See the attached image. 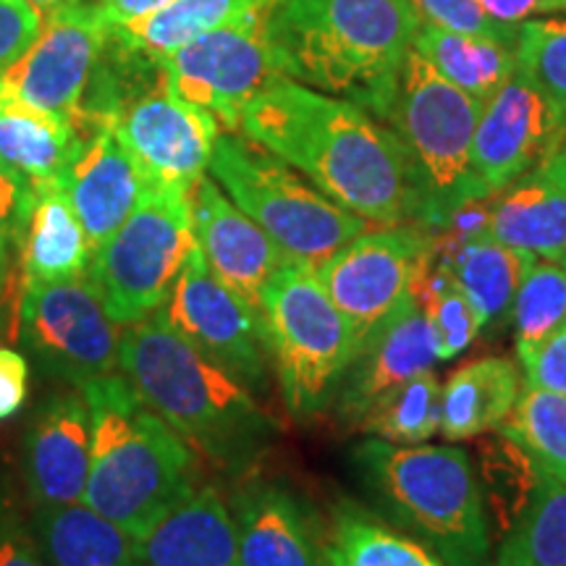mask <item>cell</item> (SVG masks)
I'll return each mask as SVG.
<instances>
[{
    "label": "cell",
    "mask_w": 566,
    "mask_h": 566,
    "mask_svg": "<svg viewBox=\"0 0 566 566\" xmlns=\"http://www.w3.org/2000/svg\"><path fill=\"white\" fill-rule=\"evenodd\" d=\"M491 566H566V483L543 472L533 499L501 535Z\"/></svg>",
    "instance_id": "4dcf8cb0"
},
{
    "label": "cell",
    "mask_w": 566,
    "mask_h": 566,
    "mask_svg": "<svg viewBox=\"0 0 566 566\" xmlns=\"http://www.w3.org/2000/svg\"><path fill=\"white\" fill-rule=\"evenodd\" d=\"M260 313L283 405L294 417L321 415L334 405L354 344L315 268L292 260L275 271L260 296Z\"/></svg>",
    "instance_id": "ba28073f"
},
{
    "label": "cell",
    "mask_w": 566,
    "mask_h": 566,
    "mask_svg": "<svg viewBox=\"0 0 566 566\" xmlns=\"http://www.w3.org/2000/svg\"><path fill=\"white\" fill-rule=\"evenodd\" d=\"M485 231L512 250L562 263L566 254V142L499 192L488 210Z\"/></svg>",
    "instance_id": "ffe728a7"
},
{
    "label": "cell",
    "mask_w": 566,
    "mask_h": 566,
    "mask_svg": "<svg viewBox=\"0 0 566 566\" xmlns=\"http://www.w3.org/2000/svg\"><path fill=\"white\" fill-rule=\"evenodd\" d=\"M530 388L566 396V317L530 349L516 354Z\"/></svg>",
    "instance_id": "ab89813d"
},
{
    "label": "cell",
    "mask_w": 566,
    "mask_h": 566,
    "mask_svg": "<svg viewBox=\"0 0 566 566\" xmlns=\"http://www.w3.org/2000/svg\"><path fill=\"white\" fill-rule=\"evenodd\" d=\"M562 268H564V273H566V254L562 258Z\"/></svg>",
    "instance_id": "7dc6e473"
},
{
    "label": "cell",
    "mask_w": 566,
    "mask_h": 566,
    "mask_svg": "<svg viewBox=\"0 0 566 566\" xmlns=\"http://www.w3.org/2000/svg\"><path fill=\"white\" fill-rule=\"evenodd\" d=\"M273 0H174L166 9L111 30V45L158 61L200 34L265 11Z\"/></svg>",
    "instance_id": "83f0119b"
},
{
    "label": "cell",
    "mask_w": 566,
    "mask_h": 566,
    "mask_svg": "<svg viewBox=\"0 0 566 566\" xmlns=\"http://www.w3.org/2000/svg\"><path fill=\"white\" fill-rule=\"evenodd\" d=\"M92 3L97 6L108 30H116V27H124L129 21H137L142 17H150V13L166 9L174 0H92Z\"/></svg>",
    "instance_id": "f6af8a7d"
},
{
    "label": "cell",
    "mask_w": 566,
    "mask_h": 566,
    "mask_svg": "<svg viewBox=\"0 0 566 566\" xmlns=\"http://www.w3.org/2000/svg\"><path fill=\"white\" fill-rule=\"evenodd\" d=\"M38 192L0 168V283L9 275L13 252H19Z\"/></svg>",
    "instance_id": "f35d334b"
},
{
    "label": "cell",
    "mask_w": 566,
    "mask_h": 566,
    "mask_svg": "<svg viewBox=\"0 0 566 566\" xmlns=\"http://www.w3.org/2000/svg\"><path fill=\"white\" fill-rule=\"evenodd\" d=\"M367 491L449 566H491V516L470 451L367 438L354 451Z\"/></svg>",
    "instance_id": "5b68a950"
},
{
    "label": "cell",
    "mask_w": 566,
    "mask_h": 566,
    "mask_svg": "<svg viewBox=\"0 0 566 566\" xmlns=\"http://www.w3.org/2000/svg\"><path fill=\"white\" fill-rule=\"evenodd\" d=\"M564 142L566 113L516 69L512 80L483 103L472 142V163L488 195H499Z\"/></svg>",
    "instance_id": "9a60e30c"
},
{
    "label": "cell",
    "mask_w": 566,
    "mask_h": 566,
    "mask_svg": "<svg viewBox=\"0 0 566 566\" xmlns=\"http://www.w3.org/2000/svg\"><path fill=\"white\" fill-rule=\"evenodd\" d=\"M0 566H48L34 533L6 512H0Z\"/></svg>",
    "instance_id": "7bdbcfd3"
},
{
    "label": "cell",
    "mask_w": 566,
    "mask_h": 566,
    "mask_svg": "<svg viewBox=\"0 0 566 566\" xmlns=\"http://www.w3.org/2000/svg\"><path fill=\"white\" fill-rule=\"evenodd\" d=\"M265 11L200 34L155 61L176 95L212 113L229 132H239L247 105L283 76L268 42Z\"/></svg>",
    "instance_id": "8fae6325"
},
{
    "label": "cell",
    "mask_w": 566,
    "mask_h": 566,
    "mask_svg": "<svg viewBox=\"0 0 566 566\" xmlns=\"http://www.w3.org/2000/svg\"><path fill=\"white\" fill-rule=\"evenodd\" d=\"M30 391V365L17 349H0V422L24 407Z\"/></svg>",
    "instance_id": "b9f144b4"
},
{
    "label": "cell",
    "mask_w": 566,
    "mask_h": 566,
    "mask_svg": "<svg viewBox=\"0 0 566 566\" xmlns=\"http://www.w3.org/2000/svg\"><path fill=\"white\" fill-rule=\"evenodd\" d=\"M45 13L24 0H0V71H6L40 34Z\"/></svg>",
    "instance_id": "60d3db41"
},
{
    "label": "cell",
    "mask_w": 566,
    "mask_h": 566,
    "mask_svg": "<svg viewBox=\"0 0 566 566\" xmlns=\"http://www.w3.org/2000/svg\"><path fill=\"white\" fill-rule=\"evenodd\" d=\"M480 111L483 103L443 80L415 48L409 51L384 124L407 158L415 223L422 229H446L459 212L491 197L472 163Z\"/></svg>",
    "instance_id": "8992f818"
},
{
    "label": "cell",
    "mask_w": 566,
    "mask_h": 566,
    "mask_svg": "<svg viewBox=\"0 0 566 566\" xmlns=\"http://www.w3.org/2000/svg\"><path fill=\"white\" fill-rule=\"evenodd\" d=\"M433 258V233L417 223H396L367 229L315 268L325 294L349 325L354 354L412 300Z\"/></svg>",
    "instance_id": "30bf717a"
},
{
    "label": "cell",
    "mask_w": 566,
    "mask_h": 566,
    "mask_svg": "<svg viewBox=\"0 0 566 566\" xmlns=\"http://www.w3.org/2000/svg\"><path fill=\"white\" fill-rule=\"evenodd\" d=\"M189 192L147 189L118 231L90 260V281L118 325L158 313L195 252Z\"/></svg>",
    "instance_id": "9c48e42d"
},
{
    "label": "cell",
    "mask_w": 566,
    "mask_h": 566,
    "mask_svg": "<svg viewBox=\"0 0 566 566\" xmlns=\"http://www.w3.org/2000/svg\"><path fill=\"white\" fill-rule=\"evenodd\" d=\"M158 315L252 394L265 391L271 352L263 313L216 279L200 247L189 254Z\"/></svg>",
    "instance_id": "4fadbf2b"
},
{
    "label": "cell",
    "mask_w": 566,
    "mask_h": 566,
    "mask_svg": "<svg viewBox=\"0 0 566 566\" xmlns=\"http://www.w3.org/2000/svg\"><path fill=\"white\" fill-rule=\"evenodd\" d=\"M242 566H323L300 501L286 488L250 483L233 499Z\"/></svg>",
    "instance_id": "7402d4cb"
},
{
    "label": "cell",
    "mask_w": 566,
    "mask_h": 566,
    "mask_svg": "<svg viewBox=\"0 0 566 566\" xmlns=\"http://www.w3.org/2000/svg\"><path fill=\"white\" fill-rule=\"evenodd\" d=\"M118 367L145 405L195 451L242 464L275 433L250 388L184 342L160 315L124 325Z\"/></svg>",
    "instance_id": "3957f363"
},
{
    "label": "cell",
    "mask_w": 566,
    "mask_h": 566,
    "mask_svg": "<svg viewBox=\"0 0 566 566\" xmlns=\"http://www.w3.org/2000/svg\"><path fill=\"white\" fill-rule=\"evenodd\" d=\"M21 338L48 373L84 386L116 373L124 325L105 310L90 275L24 286Z\"/></svg>",
    "instance_id": "7c38bea8"
},
{
    "label": "cell",
    "mask_w": 566,
    "mask_h": 566,
    "mask_svg": "<svg viewBox=\"0 0 566 566\" xmlns=\"http://www.w3.org/2000/svg\"><path fill=\"white\" fill-rule=\"evenodd\" d=\"M19 258L24 286L87 275L92 260L87 233L59 187H48L38 195Z\"/></svg>",
    "instance_id": "4316f807"
},
{
    "label": "cell",
    "mask_w": 566,
    "mask_h": 566,
    "mask_svg": "<svg viewBox=\"0 0 566 566\" xmlns=\"http://www.w3.org/2000/svg\"><path fill=\"white\" fill-rule=\"evenodd\" d=\"M82 142L84 132L74 118L0 103V168L38 195L59 184Z\"/></svg>",
    "instance_id": "603a6c76"
},
{
    "label": "cell",
    "mask_w": 566,
    "mask_h": 566,
    "mask_svg": "<svg viewBox=\"0 0 566 566\" xmlns=\"http://www.w3.org/2000/svg\"><path fill=\"white\" fill-rule=\"evenodd\" d=\"M24 3L34 6V9L42 11V13H51V11H55V9H66V6L84 3V0H24Z\"/></svg>",
    "instance_id": "bcb514c9"
},
{
    "label": "cell",
    "mask_w": 566,
    "mask_h": 566,
    "mask_svg": "<svg viewBox=\"0 0 566 566\" xmlns=\"http://www.w3.org/2000/svg\"><path fill=\"white\" fill-rule=\"evenodd\" d=\"M420 24L415 0H273L265 11L283 76L359 105L378 122Z\"/></svg>",
    "instance_id": "7a4b0ae2"
},
{
    "label": "cell",
    "mask_w": 566,
    "mask_h": 566,
    "mask_svg": "<svg viewBox=\"0 0 566 566\" xmlns=\"http://www.w3.org/2000/svg\"><path fill=\"white\" fill-rule=\"evenodd\" d=\"M415 296L422 304L430 331H433L438 363H451V359L462 357L483 334L475 307L446 265L438 263L430 268L417 283Z\"/></svg>",
    "instance_id": "e575fe53"
},
{
    "label": "cell",
    "mask_w": 566,
    "mask_h": 566,
    "mask_svg": "<svg viewBox=\"0 0 566 566\" xmlns=\"http://www.w3.org/2000/svg\"><path fill=\"white\" fill-rule=\"evenodd\" d=\"M520 367L509 357L467 363L441 386V433L470 441L501 430L522 394Z\"/></svg>",
    "instance_id": "cb8c5ba5"
},
{
    "label": "cell",
    "mask_w": 566,
    "mask_h": 566,
    "mask_svg": "<svg viewBox=\"0 0 566 566\" xmlns=\"http://www.w3.org/2000/svg\"><path fill=\"white\" fill-rule=\"evenodd\" d=\"M92 420L84 504L139 537L195 491L197 451L145 405L126 375L82 386Z\"/></svg>",
    "instance_id": "277c9868"
},
{
    "label": "cell",
    "mask_w": 566,
    "mask_h": 566,
    "mask_svg": "<svg viewBox=\"0 0 566 566\" xmlns=\"http://www.w3.org/2000/svg\"><path fill=\"white\" fill-rule=\"evenodd\" d=\"M34 537L48 566H137V537L84 501L40 506Z\"/></svg>",
    "instance_id": "484cf974"
},
{
    "label": "cell",
    "mask_w": 566,
    "mask_h": 566,
    "mask_svg": "<svg viewBox=\"0 0 566 566\" xmlns=\"http://www.w3.org/2000/svg\"><path fill=\"white\" fill-rule=\"evenodd\" d=\"M480 6L504 24H522L535 17L566 13V0H480Z\"/></svg>",
    "instance_id": "ee69618b"
},
{
    "label": "cell",
    "mask_w": 566,
    "mask_h": 566,
    "mask_svg": "<svg viewBox=\"0 0 566 566\" xmlns=\"http://www.w3.org/2000/svg\"><path fill=\"white\" fill-rule=\"evenodd\" d=\"M501 433L520 443L551 478L566 483V396L525 388Z\"/></svg>",
    "instance_id": "d6a6232c"
},
{
    "label": "cell",
    "mask_w": 566,
    "mask_h": 566,
    "mask_svg": "<svg viewBox=\"0 0 566 566\" xmlns=\"http://www.w3.org/2000/svg\"><path fill=\"white\" fill-rule=\"evenodd\" d=\"M415 6L428 24L441 27V30L516 45L520 24H504V21L493 19L480 6V0H415Z\"/></svg>",
    "instance_id": "74e56055"
},
{
    "label": "cell",
    "mask_w": 566,
    "mask_h": 566,
    "mask_svg": "<svg viewBox=\"0 0 566 566\" xmlns=\"http://www.w3.org/2000/svg\"><path fill=\"white\" fill-rule=\"evenodd\" d=\"M516 69L566 113V19H530L516 32Z\"/></svg>",
    "instance_id": "8d00e7d4"
},
{
    "label": "cell",
    "mask_w": 566,
    "mask_h": 566,
    "mask_svg": "<svg viewBox=\"0 0 566 566\" xmlns=\"http://www.w3.org/2000/svg\"><path fill=\"white\" fill-rule=\"evenodd\" d=\"M92 420L84 391H63L45 401L24 441V472L34 506L84 501L90 478Z\"/></svg>",
    "instance_id": "d6986e66"
},
{
    "label": "cell",
    "mask_w": 566,
    "mask_h": 566,
    "mask_svg": "<svg viewBox=\"0 0 566 566\" xmlns=\"http://www.w3.org/2000/svg\"><path fill=\"white\" fill-rule=\"evenodd\" d=\"M195 239L218 281L260 310L265 283L292 263V254L231 202L212 176H202L189 192Z\"/></svg>",
    "instance_id": "2e32d148"
},
{
    "label": "cell",
    "mask_w": 566,
    "mask_h": 566,
    "mask_svg": "<svg viewBox=\"0 0 566 566\" xmlns=\"http://www.w3.org/2000/svg\"><path fill=\"white\" fill-rule=\"evenodd\" d=\"M55 187L80 218L95 254L137 208L147 181L113 126L84 132V142Z\"/></svg>",
    "instance_id": "e0dca14e"
},
{
    "label": "cell",
    "mask_w": 566,
    "mask_h": 566,
    "mask_svg": "<svg viewBox=\"0 0 566 566\" xmlns=\"http://www.w3.org/2000/svg\"><path fill=\"white\" fill-rule=\"evenodd\" d=\"M535 260L533 254L495 242L485 229L459 237L454 247L441 254V265L449 268L472 302L483 331L512 317L516 289Z\"/></svg>",
    "instance_id": "d4e9b609"
},
{
    "label": "cell",
    "mask_w": 566,
    "mask_h": 566,
    "mask_svg": "<svg viewBox=\"0 0 566 566\" xmlns=\"http://www.w3.org/2000/svg\"><path fill=\"white\" fill-rule=\"evenodd\" d=\"M137 566H242L233 512L221 491L195 488L137 537Z\"/></svg>",
    "instance_id": "44dd1931"
},
{
    "label": "cell",
    "mask_w": 566,
    "mask_h": 566,
    "mask_svg": "<svg viewBox=\"0 0 566 566\" xmlns=\"http://www.w3.org/2000/svg\"><path fill=\"white\" fill-rule=\"evenodd\" d=\"M357 430L399 446L430 441L441 430V384L436 373L424 370L380 396Z\"/></svg>",
    "instance_id": "1f68e13d"
},
{
    "label": "cell",
    "mask_w": 566,
    "mask_h": 566,
    "mask_svg": "<svg viewBox=\"0 0 566 566\" xmlns=\"http://www.w3.org/2000/svg\"><path fill=\"white\" fill-rule=\"evenodd\" d=\"M478 478L485 495L488 516L506 530L533 499L543 470L520 443L501 433L499 438L480 443Z\"/></svg>",
    "instance_id": "836d02e7"
},
{
    "label": "cell",
    "mask_w": 566,
    "mask_h": 566,
    "mask_svg": "<svg viewBox=\"0 0 566 566\" xmlns=\"http://www.w3.org/2000/svg\"><path fill=\"white\" fill-rule=\"evenodd\" d=\"M208 168L231 202L300 263L317 268L373 226L239 132L218 137Z\"/></svg>",
    "instance_id": "52a82bcc"
},
{
    "label": "cell",
    "mask_w": 566,
    "mask_h": 566,
    "mask_svg": "<svg viewBox=\"0 0 566 566\" xmlns=\"http://www.w3.org/2000/svg\"><path fill=\"white\" fill-rule=\"evenodd\" d=\"M323 566H449L417 537L396 533L357 506H342L321 543Z\"/></svg>",
    "instance_id": "f546056e"
},
{
    "label": "cell",
    "mask_w": 566,
    "mask_h": 566,
    "mask_svg": "<svg viewBox=\"0 0 566 566\" xmlns=\"http://www.w3.org/2000/svg\"><path fill=\"white\" fill-rule=\"evenodd\" d=\"M566 317V273L554 260H535L516 289L512 328L516 354L543 342Z\"/></svg>",
    "instance_id": "d590c367"
},
{
    "label": "cell",
    "mask_w": 566,
    "mask_h": 566,
    "mask_svg": "<svg viewBox=\"0 0 566 566\" xmlns=\"http://www.w3.org/2000/svg\"><path fill=\"white\" fill-rule=\"evenodd\" d=\"M239 134L354 216L378 226L415 223V187L399 139L359 105L279 76L247 105Z\"/></svg>",
    "instance_id": "6da1fadb"
},
{
    "label": "cell",
    "mask_w": 566,
    "mask_h": 566,
    "mask_svg": "<svg viewBox=\"0 0 566 566\" xmlns=\"http://www.w3.org/2000/svg\"><path fill=\"white\" fill-rule=\"evenodd\" d=\"M436 363L433 331H430L422 304L412 296L354 354L334 399L338 420L357 428L380 396L407 384L415 375L433 370Z\"/></svg>",
    "instance_id": "ac0fdd59"
},
{
    "label": "cell",
    "mask_w": 566,
    "mask_h": 566,
    "mask_svg": "<svg viewBox=\"0 0 566 566\" xmlns=\"http://www.w3.org/2000/svg\"><path fill=\"white\" fill-rule=\"evenodd\" d=\"M412 48L443 80L480 103L493 97L516 74V45L449 32L428 21L417 30Z\"/></svg>",
    "instance_id": "f1b7e54d"
},
{
    "label": "cell",
    "mask_w": 566,
    "mask_h": 566,
    "mask_svg": "<svg viewBox=\"0 0 566 566\" xmlns=\"http://www.w3.org/2000/svg\"><path fill=\"white\" fill-rule=\"evenodd\" d=\"M111 30L92 0L45 13L34 42L0 71V103L80 116Z\"/></svg>",
    "instance_id": "5bb4252c"
}]
</instances>
